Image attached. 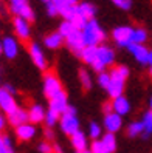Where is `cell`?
Returning <instances> with one entry per match:
<instances>
[{"label": "cell", "mask_w": 152, "mask_h": 153, "mask_svg": "<svg viewBox=\"0 0 152 153\" xmlns=\"http://www.w3.org/2000/svg\"><path fill=\"white\" fill-rule=\"evenodd\" d=\"M79 57L85 65L92 67V70H95L96 73H101V71H106L109 67H113L117 54H115L112 47L101 43V45H96V47H85Z\"/></svg>", "instance_id": "obj_1"}, {"label": "cell", "mask_w": 152, "mask_h": 153, "mask_svg": "<svg viewBox=\"0 0 152 153\" xmlns=\"http://www.w3.org/2000/svg\"><path fill=\"white\" fill-rule=\"evenodd\" d=\"M65 39V43L67 47L75 53V54L79 57L81 56L82 50L85 48V43H84V39H82V31L78 30L76 26H73L68 20H64L61 25H59V30H58Z\"/></svg>", "instance_id": "obj_2"}, {"label": "cell", "mask_w": 152, "mask_h": 153, "mask_svg": "<svg viewBox=\"0 0 152 153\" xmlns=\"http://www.w3.org/2000/svg\"><path fill=\"white\" fill-rule=\"evenodd\" d=\"M81 31H82V39L85 47H96V45L104 43L106 40V31L95 19L88 20Z\"/></svg>", "instance_id": "obj_3"}, {"label": "cell", "mask_w": 152, "mask_h": 153, "mask_svg": "<svg viewBox=\"0 0 152 153\" xmlns=\"http://www.w3.org/2000/svg\"><path fill=\"white\" fill-rule=\"evenodd\" d=\"M59 125H61V130L64 131L65 134L71 136L75 134L76 131H79V118H78V113L75 107H68V108L61 114V119H59Z\"/></svg>", "instance_id": "obj_4"}, {"label": "cell", "mask_w": 152, "mask_h": 153, "mask_svg": "<svg viewBox=\"0 0 152 153\" xmlns=\"http://www.w3.org/2000/svg\"><path fill=\"white\" fill-rule=\"evenodd\" d=\"M132 26L121 25L112 30V40L121 48H129V45H132Z\"/></svg>", "instance_id": "obj_5"}, {"label": "cell", "mask_w": 152, "mask_h": 153, "mask_svg": "<svg viewBox=\"0 0 152 153\" xmlns=\"http://www.w3.org/2000/svg\"><path fill=\"white\" fill-rule=\"evenodd\" d=\"M62 91H64V90H62V84L55 73H47L43 76V94L48 99L58 96Z\"/></svg>", "instance_id": "obj_6"}, {"label": "cell", "mask_w": 152, "mask_h": 153, "mask_svg": "<svg viewBox=\"0 0 152 153\" xmlns=\"http://www.w3.org/2000/svg\"><path fill=\"white\" fill-rule=\"evenodd\" d=\"M10 2V10L13 11V14L23 17L26 20H34V11L30 6L28 0H8Z\"/></svg>", "instance_id": "obj_7"}, {"label": "cell", "mask_w": 152, "mask_h": 153, "mask_svg": "<svg viewBox=\"0 0 152 153\" xmlns=\"http://www.w3.org/2000/svg\"><path fill=\"white\" fill-rule=\"evenodd\" d=\"M28 53H30V57L33 60V64L37 67L39 70H47V57L43 54V51L40 48L39 43H30L28 45Z\"/></svg>", "instance_id": "obj_8"}, {"label": "cell", "mask_w": 152, "mask_h": 153, "mask_svg": "<svg viewBox=\"0 0 152 153\" xmlns=\"http://www.w3.org/2000/svg\"><path fill=\"white\" fill-rule=\"evenodd\" d=\"M13 26H14V33L20 40H28L31 36V26H30V20L23 19V17L16 16L13 20Z\"/></svg>", "instance_id": "obj_9"}, {"label": "cell", "mask_w": 152, "mask_h": 153, "mask_svg": "<svg viewBox=\"0 0 152 153\" xmlns=\"http://www.w3.org/2000/svg\"><path fill=\"white\" fill-rule=\"evenodd\" d=\"M17 107L19 105H17L16 99H14V94L11 91H8L6 87L0 88V108H2L6 114H10L17 108Z\"/></svg>", "instance_id": "obj_10"}, {"label": "cell", "mask_w": 152, "mask_h": 153, "mask_svg": "<svg viewBox=\"0 0 152 153\" xmlns=\"http://www.w3.org/2000/svg\"><path fill=\"white\" fill-rule=\"evenodd\" d=\"M104 128L109 133H118L123 128V116L115 111L104 114Z\"/></svg>", "instance_id": "obj_11"}, {"label": "cell", "mask_w": 152, "mask_h": 153, "mask_svg": "<svg viewBox=\"0 0 152 153\" xmlns=\"http://www.w3.org/2000/svg\"><path fill=\"white\" fill-rule=\"evenodd\" d=\"M48 101H50L48 108L53 110V111H56V113H59V114H62V113H64V111L68 108V107H70V105H68V97H67L65 91L59 93L58 96L48 99Z\"/></svg>", "instance_id": "obj_12"}, {"label": "cell", "mask_w": 152, "mask_h": 153, "mask_svg": "<svg viewBox=\"0 0 152 153\" xmlns=\"http://www.w3.org/2000/svg\"><path fill=\"white\" fill-rule=\"evenodd\" d=\"M2 50H3L5 57L14 59V57H17V54H19V43H17V40L14 37L6 36V37L2 39Z\"/></svg>", "instance_id": "obj_13"}, {"label": "cell", "mask_w": 152, "mask_h": 153, "mask_svg": "<svg viewBox=\"0 0 152 153\" xmlns=\"http://www.w3.org/2000/svg\"><path fill=\"white\" fill-rule=\"evenodd\" d=\"M127 50L130 51V54L135 57L137 62H140L143 65H148V56H149L151 50L145 47V43H132V45H129Z\"/></svg>", "instance_id": "obj_14"}, {"label": "cell", "mask_w": 152, "mask_h": 153, "mask_svg": "<svg viewBox=\"0 0 152 153\" xmlns=\"http://www.w3.org/2000/svg\"><path fill=\"white\" fill-rule=\"evenodd\" d=\"M124 85H126V80L110 76V84H109V87H107L106 91H107V94L110 96V99L120 97L124 93Z\"/></svg>", "instance_id": "obj_15"}, {"label": "cell", "mask_w": 152, "mask_h": 153, "mask_svg": "<svg viewBox=\"0 0 152 153\" xmlns=\"http://www.w3.org/2000/svg\"><path fill=\"white\" fill-rule=\"evenodd\" d=\"M16 136L20 141H31L36 136V127L31 122H25L19 127H16Z\"/></svg>", "instance_id": "obj_16"}, {"label": "cell", "mask_w": 152, "mask_h": 153, "mask_svg": "<svg viewBox=\"0 0 152 153\" xmlns=\"http://www.w3.org/2000/svg\"><path fill=\"white\" fill-rule=\"evenodd\" d=\"M8 121H10V124L14 125V127H19V125H22L25 122H30L28 110H23V108H20V107H17L13 113L8 114Z\"/></svg>", "instance_id": "obj_17"}, {"label": "cell", "mask_w": 152, "mask_h": 153, "mask_svg": "<svg viewBox=\"0 0 152 153\" xmlns=\"http://www.w3.org/2000/svg\"><path fill=\"white\" fill-rule=\"evenodd\" d=\"M70 142L73 149L76 152H84V150H88V141H87V134L84 131H76L75 134L70 136Z\"/></svg>", "instance_id": "obj_18"}, {"label": "cell", "mask_w": 152, "mask_h": 153, "mask_svg": "<svg viewBox=\"0 0 152 153\" xmlns=\"http://www.w3.org/2000/svg\"><path fill=\"white\" fill-rule=\"evenodd\" d=\"M45 113H47V110L40 104H34L28 110V119L31 124H40L45 121Z\"/></svg>", "instance_id": "obj_19"}, {"label": "cell", "mask_w": 152, "mask_h": 153, "mask_svg": "<svg viewBox=\"0 0 152 153\" xmlns=\"http://www.w3.org/2000/svg\"><path fill=\"white\" fill-rule=\"evenodd\" d=\"M112 107H113V111L118 113L120 116H126L130 111V102H129V99L124 97V96L112 99Z\"/></svg>", "instance_id": "obj_20"}, {"label": "cell", "mask_w": 152, "mask_h": 153, "mask_svg": "<svg viewBox=\"0 0 152 153\" xmlns=\"http://www.w3.org/2000/svg\"><path fill=\"white\" fill-rule=\"evenodd\" d=\"M65 42L64 36H62L59 31L56 33H50L48 36H45V39H43V45L48 48V50H58L62 47V43Z\"/></svg>", "instance_id": "obj_21"}, {"label": "cell", "mask_w": 152, "mask_h": 153, "mask_svg": "<svg viewBox=\"0 0 152 153\" xmlns=\"http://www.w3.org/2000/svg\"><path fill=\"white\" fill-rule=\"evenodd\" d=\"M78 10H79V13H81V16L84 17L85 20H93L95 19L96 8L90 2H81V3H78Z\"/></svg>", "instance_id": "obj_22"}, {"label": "cell", "mask_w": 152, "mask_h": 153, "mask_svg": "<svg viewBox=\"0 0 152 153\" xmlns=\"http://www.w3.org/2000/svg\"><path fill=\"white\" fill-rule=\"evenodd\" d=\"M143 133H145V125H143L141 121H133L127 125V134L130 138H137Z\"/></svg>", "instance_id": "obj_23"}, {"label": "cell", "mask_w": 152, "mask_h": 153, "mask_svg": "<svg viewBox=\"0 0 152 153\" xmlns=\"http://www.w3.org/2000/svg\"><path fill=\"white\" fill-rule=\"evenodd\" d=\"M132 43H145L148 40V31L141 26H137V28L132 30V37H130Z\"/></svg>", "instance_id": "obj_24"}, {"label": "cell", "mask_w": 152, "mask_h": 153, "mask_svg": "<svg viewBox=\"0 0 152 153\" xmlns=\"http://www.w3.org/2000/svg\"><path fill=\"white\" fill-rule=\"evenodd\" d=\"M101 141H103L106 149L109 150L110 153H113L115 150H117V136H115V133H109V131H107L104 136L101 138Z\"/></svg>", "instance_id": "obj_25"}, {"label": "cell", "mask_w": 152, "mask_h": 153, "mask_svg": "<svg viewBox=\"0 0 152 153\" xmlns=\"http://www.w3.org/2000/svg\"><path fill=\"white\" fill-rule=\"evenodd\" d=\"M78 74H79V82H81L82 88L84 90H90L92 88V76H90V73H88L85 68H81Z\"/></svg>", "instance_id": "obj_26"}, {"label": "cell", "mask_w": 152, "mask_h": 153, "mask_svg": "<svg viewBox=\"0 0 152 153\" xmlns=\"http://www.w3.org/2000/svg\"><path fill=\"white\" fill-rule=\"evenodd\" d=\"M59 119H61V114L48 108L47 113H45V121H43V122H45V125H47L48 128H53L59 122Z\"/></svg>", "instance_id": "obj_27"}, {"label": "cell", "mask_w": 152, "mask_h": 153, "mask_svg": "<svg viewBox=\"0 0 152 153\" xmlns=\"http://www.w3.org/2000/svg\"><path fill=\"white\" fill-rule=\"evenodd\" d=\"M141 122H143V125H145V133H143V136H145V138L151 136V134H152V110L145 113Z\"/></svg>", "instance_id": "obj_28"}, {"label": "cell", "mask_w": 152, "mask_h": 153, "mask_svg": "<svg viewBox=\"0 0 152 153\" xmlns=\"http://www.w3.org/2000/svg\"><path fill=\"white\" fill-rule=\"evenodd\" d=\"M88 136H90L93 141L100 139V138L103 136V128H101V125L96 124V122H90V125H88Z\"/></svg>", "instance_id": "obj_29"}, {"label": "cell", "mask_w": 152, "mask_h": 153, "mask_svg": "<svg viewBox=\"0 0 152 153\" xmlns=\"http://www.w3.org/2000/svg\"><path fill=\"white\" fill-rule=\"evenodd\" d=\"M98 84L103 90H107L110 84V73L109 71H101V73H98Z\"/></svg>", "instance_id": "obj_30"}, {"label": "cell", "mask_w": 152, "mask_h": 153, "mask_svg": "<svg viewBox=\"0 0 152 153\" xmlns=\"http://www.w3.org/2000/svg\"><path fill=\"white\" fill-rule=\"evenodd\" d=\"M0 153H13V141L10 136H2V144H0Z\"/></svg>", "instance_id": "obj_31"}, {"label": "cell", "mask_w": 152, "mask_h": 153, "mask_svg": "<svg viewBox=\"0 0 152 153\" xmlns=\"http://www.w3.org/2000/svg\"><path fill=\"white\" fill-rule=\"evenodd\" d=\"M90 152H92V153H110L109 150L106 149V146L103 144V141H101V139H96V141H93V142H92Z\"/></svg>", "instance_id": "obj_32"}, {"label": "cell", "mask_w": 152, "mask_h": 153, "mask_svg": "<svg viewBox=\"0 0 152 153\" xmlns=\"http://www.w3.org/2000/svg\"><path fill=\"white\" fill-rule=\"evenodd\" d=\"M110 2L120 10H130L132 8V0H110Z\"/></svg>", "instance_id": "obj_33"}, {"label": "cell", "mask_w": 152, "mask_h": 153, "mask_svg": "<svg viewBox=\"0 0 152 153\" xmlns=\"http://www.w3.org/2000/svg\"><path fill=\"white\" fill-rule=\"evenodd\" d=\"M51 2L58 6V10H62L64 6H73V5H78V0H51Z\"/></svg>", "instance_id": "obj_34"}, {"label": "cell", "mask_w": 152, "mask_h": 153, "mask_svg": "<svg viewBox=\"0 0 152 153\" xmlns=\"http://www.w3.org/2000/svg\"><path fill=\"white\" fill-rule=\"evenodd\" d=\"M39 152L40 153H53V144H50L48 141H43L39 144Z\"/></svg>", "instance_id": "obj_35"}, {"label": "cell", "mask_w": 152, "mask_h": 153, "mask_svg": "<svg viewBox=\"0 0 152 153\" xmlns=\"http://www.w3.org/2000/svg\"><path fill=\"white\" fill-rule=\"evenodd\" d=\"M47 13L50 17H55V16H59V10H58V6L53 3V2H48L47 3Z\"/></svg>", "instance_id": "obj_36"}, {"label": "cell", "mask_w": 152, "mask_h": 153, "mask_svg": "<svg viewBox=\"0 0 152 153\" xmlns=\"http://www.w3.org/2000/svg\"><path fill=\"white\" fill-rule=\"evenodd\" d=\"M103 111L107 114V113H112L113 111V107H112V102H107V104H104L103 105Z\"/></svg>", "instance_id": "obj_37"}, {"label": "cell", "mask_w": 152, "mask_h": 153, "mask_svg": "<svg viewBox=\"0 0 152 153\" xmlns=\"http://www.w3.org/2000/svg\"><path fill=\"white\" fill-rule=\"evenodd\" d=\"M45 138H47V141H51L53 138H55V133H53L51 128H48V127H47V130H45Z\"/></svg>", "instance_id": "obj_38"}, {"label": "cell", "mask_w": 152, "mask_h": 153, "mask_svg": "<svg viewBox=\"0 0 152 153\" xmlns=\"http://www.w3.org/2000/svg\"><path fill=\"white\" fill-rule=\"evenodd\" d=\"M53 153H64V150H62V147L59 144H55V146H53Z\"/></svg>", "instance_id": "obj_39"}, {"label": "cell", "mask_w": 152, "mask_h": 153, "mask_svg": "<svg viewBox=\"0 0 152 153\" xmlns=\"http://www.w3.org/2000/svg\"><path fill=\"white\" fill-rule=\"evenodd\" d=\"M5 124H6V119L3 118L2 114H0V131H2V130L5 128Z\"/></svg>", "instance_id": "obj_40"}, {"label": "cell", "mask_w": 152, "mask_h": 153, "mask_svg": "<svg viewBox=\"0 0 152 153\" xmlns=\"http://www.w3.org/2000/svg\"><path fill=\"white\" fill-rule=\"evenodd\" d=\"M148 65L152 67V50L149 51V56H148Z\"/></svg>", "instance_id": "obj_41"}, {"label": "cell", "mask_w": 152, "mask_h": 153, "mask_svg": "<svg viewBox=\"0 0 152 153\" xmlns=\"http://www.w3.org/2000/svg\"><path fill=\"white\" fill-rule=\"evenodd\" d=\"M149 110H152V94H151V97H149Z\"/></svg>", "instance_id": "obj_42"}, {"label": "cell", "mask_w": 152, "mask_h": 153, "mask_svg": "<svg viewBox=\"0 0 152 153\" xmlns=\"http://www.w3.org/2000/svg\"><path fill=\"white\" fill-rule=\"evenodd\" d=\"M76 153H92L90 150H84V152H76Z\"/></svg>", "instance_id": "obj_43"}, {"label": "cell", "mask_w": 152, "mask_h": 153, "mask_svg": "<svg viewBox=\"0 0 152 153\" xmlns=\"http://www.w3.org/2000/svg\"><path fill=\"white\" fill-rule=\"evenodd\" d=\"M0 54H3V50H2V40H0Z\"/></svg>", "instance_id": "obj_44"}, {"label": "cell", "mask_w": 152, "mask_h": 153, "mask_svg": "<svg viewBox=\"0 0 152 153\" xmlns=\"http://www.w3.org/2000/svg\"><path fill=\"white\" fill-rule=\"evenodd\" d=\"M149 76L152 77V67H149Z\"/></svg>", "instance_id": "obj_45"}, {"label": "cell", "mask_w": 152, "mask_h": 153, "mask_svg": "<svg viewBox=\"0 0 152 153\" xmlns=\"http://www.w3.org/2000/svg\"><path fill=\"white\" fill-rule=\"evenodd\" d=\"M43 2H45V3H48V2H51V0H43Z\"/></svg>", "instance_id": "obj_46"}]
</instances>
